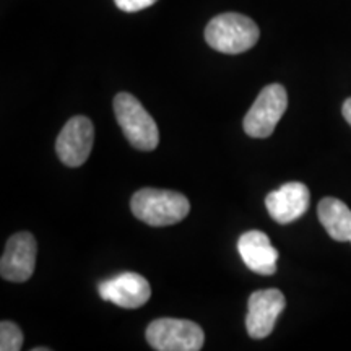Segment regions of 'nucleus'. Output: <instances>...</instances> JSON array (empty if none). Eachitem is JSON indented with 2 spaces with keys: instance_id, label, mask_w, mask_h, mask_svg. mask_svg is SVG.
I'll use <instances>...</instances> for the list:
<instances>
[{
  "instance_id": "nucleus-3",
  "label": "nucleus",
  "mask_w": 351,
  "mask_h": 351,
  "mask_svg": "<svg viewBox=\"0 0 351 351\" xmlns=\"http://www.w3.org/2000/svg\"><path fill=\"white\" fill-rule=\"evenodd\" d=\"M114 114L125 138L137 150L152 152L160 143V130L150 112L130 93H119L114 98Z\"/></svg>"
},
{
  "instance_id": "nucleus-9",
  "label": "nucleus",
  "mask_w": 351,
  "mask_h": 351,
  "mask_svg": "<svg viewBox=\"0 0 351 351\" xmlns=\"http://www.w3.org/2000/svg\"><path fill=\"white\" fill-rule=\"evenodd\" d=\"M98 293L104 301L124 309H137L150 301L152 287L145 276L135 271H124L101 282Z\"/></svg>"
},
{
  "instance_id": "nucleus-8",
  "label": "nucleus",
  "mask_w": 351,
  "mask_h": 351,
  "mask_svg": "<svg viewBox=\"0 0 351 351\" xmlns=\"http://www.w3.org/2000/svg\"><path fill=\"white\" fill-rule=\"evenodd\" d=\"M36 239L32 232H16L7 241L0 261L2 278L13 283H25L32 278L36 265Z\"/></svg>"
},
{
  "instance_id": "nucleus-10",
  "label": "nucleus",
  "mask_w": 351,
  "mask_h": 351,
  "mask_svg": "<svg viewBox=\"0 0 351 351\" xmlns=\"http://www.w3.org/2000/svg\"><path fill=\"white\" fill-rule=\"evenodd\" d=\"M309 200L311 194L307 186L302 182H288L267 195L265 207L276 223L288 225L307 212Z\"/></svg>"
},
{
  "instance_id": "nucleus-13",
  "label": "nucleus",
  "mask_w": 351,
  "mask_h": 351,
  "mask_svg": "<svg viewBox=\"0 0 351 351\" xmlns=\"http://www.w3.org/2000/svg\"><path fill=\"white\" fill-rule=\"evenodd\" d=\"M23 346V332L10 320H2L0 324V350L19 351Z\"/></svg>"
},
{
  "instance_id": "nucleus-2",
  "label": "nucleus",
  "mask_w": 351,
  "mask_h": 351,
  "mask_svg": "<svg viewBox=\"0 0 351 351\" xmlns=\"http://www.w3.org/2000/svg\"><path fill=\"white\" fill-rule=\"evenodd\" d=\"M258 26L241 13H221L210 20L205 28V41L223 54H241L252 49L258 41Z\"/></svg>"
},
{
  "instance_id": "nucleus-15",
  "label": "nucleus",
  "mask_w": 351,
  "mask_h": 351,
  "mask_svg": "<svg viewBox=\"0 0 351 351\" xmlns=\"http://www.w3.org/2000/svg\"><path fill=\"white\" fill-rule=\"evenodd\" d=\"M341 112H343L345 121L351 125V98H348L343 103V108H341Z\"/></svg>"
},
{
  "instance_id": "nucleus-12",
  "label": "nucleus",
  "mask_w": 351,
  "mask_h": 351,
  "mask_svg": "<svg viewBox=\"0 0 351 351\" xmlns=\"http://www.w3.org/2000/svg\"><path fill=\"white\" fill-rule=\"evenodd\" d=\"M317 217L327 234L339 243H351V210L345 202L326 197L319 202Z\"/></svg>"
},
{
  "instance_id": "nucleus-4",
  "label": "nucleus",
  "mask_w": 351,
  "mask_h": 351,
  "mask_svg": "<svg viewBox=\"0 0 351 351\" xmlns=\"http://www.w3.org/2000/svg\"><path fill=\"white\" fill-rule=\"evenodd\" d=\"M147 341L158 351H199L204 348L205 333L192 320L163 317L147 327Z\"/></svg>"
},
{
  "instance_id": "nucleus-14",
  "label": "nucleus",
  "mask_w": 351,
  "mask_h": 351,
  "mask_svg": "<svg viewBox=\"0 0 351 351\" xmlns=\"http://www.w3.org/2000/svg\"><path fill=\"white\" fill-rule=\"evenodd\" d=\"M158 0H114L117 8H121L122 12H140L143 8L152 7L153 3H156Z\"/></svg>"
},
{
  "instance_id": "nucleus-11",
  "label": "nucleus",
  "mask_w": 351,
  "mask_h": 351,
  "mask_svg": "<svg viewBox=\"0 0 351 351\" xmlns=\"http://www.w3.org/2000/svg\"><path fill=\"white\" fill-rule=\"evenodd\" d=\"M238 251L249 270L263 276H270L276 271L278 251L271 245L265 232L257 230L244 232L238 241Z\"/></svg>"
},
{
  "instance_id": "nucleus-6",
  "label": "nucleus",
  "mask_w": 351,
  "mask_h": 351,
  "mask_svg": "<svg viewBox=\"0 0 351 351\" xmlns=\"http://www.w3.org/2000/svg\"><path fill=\"white\" fill-rule=\"evenodd\" d=\"M95 142V127L85 116L72 117L56 140V153L69 168H78L90 156Z\"/></svg>"
},
{
  "instance_id": "nucleus-5",
  "label": "nucleus",
  "mask_w": 351,
  "mask_h": 351,
  "mask_svg": "<svg viewBox=\"0 0 351 351\" xmlns=\"http://www.w3.org/2000/svg\"><path fill=\"white\" fill-rule=\"evenodd\" d=\"M288 108V93L283 85L271 83L258 93L257 99L245 114L243 127L249 137L267 138L274 134L276 124Z\"/></svg>"
},
{
  "instance_id": "nucleus-1",
  "label": "nucleus",
  "mask_w": 351,
  "mask_h": 351,
  "mask_svg": "<svg viewBox=\"0 0 351 351\" xmlns=\"http://www.w3.org/2000/svg\"><path fill=\"white\" fill-rule=\"evenodd\" d=\"M132 213L150 226H169L182 221L191 212L186 195L165 189H140L130 200Z\"/></svg>"
},
{
  "instance_id": "nucleus-7",
  "label": "nucleus",
  "mask_w": 351,
  "mask_h": 351,
  "mask_svg": "<svg viewBox=\"0 0 351 351\" xmlns=\"http://www.w3.org/2000/svg\"><path fill=\"white\" fill-rule=\"evenodd\" d=\"M287 300L280 289H258L249 296L245 328L251 339L261 340L274 332L276 319L283 313Z\"/></svg>"
}]
</instances>
